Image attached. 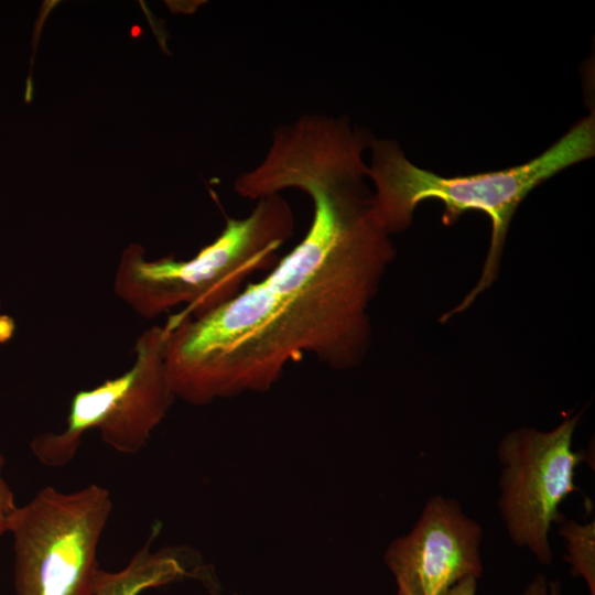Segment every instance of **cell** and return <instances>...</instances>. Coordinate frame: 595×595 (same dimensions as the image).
Here are the masks:
<instances>
[{"instance_id":"8992f818","label":"cell","mask_w":595,"mask_h":595,"mask_svg":"<svg viewBox=\"0 0 595 595\" xmlns=\"http://www.w3.org/2000/svg\"><path fill=\"white\" fill-rule=\"evenodd\" d=\"M578 415L542 432L521 428L498 445L501 464L498 507L510 539L529 550L543 565L552 562L551 526L561 522L559 507L578 491L575 469L586 458L574 451L573 434Z\"/></svg>"},{"instance_id":"277c9868","label":"cell","mask_w":595,"mask_h":595,"mask_svg":"<svg viewBox=\"0 0 595 595\" xmlns=\"http://www.w3.org/2000/svg\"><path fill=\"white\" fill-rule=\"evenodd\" d=\"M111 511L109 490L96 484L68 493L47 486L18 506L9 524L17 595H93Z\"/></svg>"},{"instance_id":"7a4b0ae2","label":"cell","mask_w":595,"mask_h":595,"mask_svg":"<svg viewBox=\"0 0 595 595\" xmlns=\"http://www.w3.org/2000/svg\"><path fill=\"white\" fill-rule=\"evenodd\" d=\"M370 149L368 177L375 186V209L389 235L405 229L415 207L425 199L443 202L445 226L468 210H480L490 218V246L479 281L462 303L442 318L445 321L469 306L495 280L510 220L524 197L550 176L594 155L595 118L592 112L580 120L527 163L465 176L444 177L418 167L393 140L374 138Z\"/></svg>"},{"instance_id":"ba28073f","label":"cell","mask_w":595,"mask_h":595,"mask_svg":"<svg viewBox=\"0 0 595 595\" xmlns=\"http://www.w3.org/2000/svg\"><path fill=\"white\" fill-rule=\"evenodd\" d=\"M560 536L566 541L564 560L573 576H582L589 595H595V522L580 524L574 520L561 521Z\"/></svg>"},{"instance_id":"5b68a950","label":"cell","mask_w":595,"mask_h":595,"mask_svg":"<svg viewBox=\"0 0 595 595\" xmlns=\"http://www.w3.org/2000/svg\"><path fill=\"white\" fill-rule=\"evenodd\" d=\"M166 328L153 325L136 339L132 366L97 387L76 392L66 428L31 442L33 455L47 467H62L76 455L83 436L97 430L121 454L140 452L176 399L165 369Z\"/></svg>"},{"instance_id":"7c38bea8","label":"cell","mask_w":595,"mask_h":595,"mask_svg":"<svg viewBox=\"0 0 595 595\" xmlns=\"http://www.w3.org/2000/svg\"><path fill=\"white\" fill-rule=\"evenodd\" d=\"M1 310H2V301L0 299V315H1Z\"/></svg>"},{"instance_id":"9c48e42d","label":"cell","mask_w":595,"mask_h":595,"mask_svg":"<svg viewBox=\"0 0 595 595\" xmlns=\"http://www.w3.org/2000/svg\"><path fill=\"white\" fill-rule=\"evenodd\" d=\"M3 464L4 457L0 453V536L9 532L11 517L18 508L13 493L2 477Z\"/></svg>"},{"instance_id":"3957f363","label":"cell","mask_w":595,"mask_h":595,"mask_svg":"<svg viewBox=\"0 0 595 595\" xmlns=\"http://www.w3.org/2000/svg\"><path fill=\"white\" fill-rule=\"evenodd\" d=\"M293 231L292 208L272 194L256 201L245 218H227L219 236L190 259L150 260L141 245H129L116 268L113 291L147 320L177 306L172 320L198 317L237 295L252 274L270 270Z\"/></svg>"},{"instance_id":"52a82bcc","label":"cell","mask_w":595,"mask_h":595,"mask_svg":"<svg viewBox=\"0 0 595 595\" xmlns=\"http://www.w3.org/2000/svg\"><path fill=\"white\" fill-rule=\"evenodd\" d=\"M483 530L459 502L432 497L411 531L387 548L385 563L392 573L397 595H445L462 580L483 573Z\"/></svg>"},{"instance_id":"30bf717a","label":"cell","mask_w":595,"mask_h":595,"mask_svg":"<svg viewBox=\"0 0 595 595\" xmlns=\"http://www.w3.org/2000/svg\"><path fill=\"white\" fill-rule=\"evenodd\" d=\"M522 595H561L558 582H548L543 575H537Z\"/></svg>"},{"instance_id":"6da1fadb","label":"cell","mask_w":595,"mask_h":595,"mask_svg":"<svg viewBox=\"0 0 595 595\" xmlns=\"http://www.w3.org/2000/svg\"><path fill=\"white\" fill-rule=\"evenodd\" d=\"M363 154L316 141L280 170L284 190L311 198L302 240L259 281L194 318H167L165 369L176 399L192 405L267 392L285 368L313 357L356 367L370 340L368 309L394 256L366 184Z\"/></svg>"},{"instance_id":"8fae6325","label":"cell","mask_w":595,"mask_h":595,"mask_svg":"<svg viewBox=\"0 0 595 595\" xmlns=\"http://www.w3.org/2000/svg\"><path fill=\"white\" fill-rule=\"evenodd\" d=\"M476 587L477 578L469 576L455 584L445 595H476Z\"/></svg>"}]
</instances>
